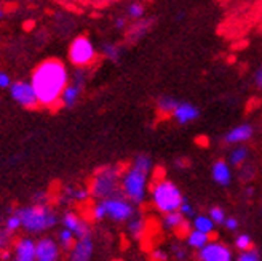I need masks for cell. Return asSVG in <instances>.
Listing matches in <instances>:
<instances>
[{
    "mask_svg": "<svg viewBox=\"0 0 262 261\" xmlns=\"http://www.w3.org/2000/svg\"><path fill=\"white\" fill-rule=\"evenodd\" d=\"M68 82L69 72L64 64L58 59H48L42 63L34 71L31 79L38 103L43 104V106H53V104H56Z\"/></svg>",
    "mask_w": 262,
    "mask_h": 261,
    "instance_id": "6da1fadb",
    "label": "cell"
},
{
    "mask_svg": "<svg viewBox=\"0 0 262 261\" xmlns=\"http://www.w3.org/2000/svg\"><path fill=\"white\" fill-rule=\"evenodd\" d=\"M152 168L154 164L149 155L139 154L133 160V165L120 178L122 194L135 205L144 204V200L147 197V186H149V176L152 173Z\"/></svg>",
    "mask_w": 262,
    "mask_h": 261,
    "instance_id": "7a4b0ae2",
    "label": "cell"
},
{
    "mask_svg": "<svg viewBox=\"0 0 262 261\" xmlns=\"http://www.w3.org/2000/svg\"><path fill=\"white\" fill-rule=\"evenodd\" d=\"M150 199H152L154 207L162 215L179 210L181 204L186 200L184 195H182V191L178 188V185H174V181L168 178L159 179L150 188Z\"/></svg>",
    "mask_w": 262,
    "mask_h": 261,
    "instance_id": "3957f363",
    "label": "cell"
},
{
    "mask_svg": "<svg viewBox=\"0 0 262 261\" xmlns=\"http://www.w3.org/2000/svg\"><path fill=\"white\" fill-rule=\"evenodd\" d=\"M21 218V228L28 232H43L56 225V213L45 204H35L16 212Z\"/></svg>",
    "mask_w": 262,
    "mask_h": 261,
    "instance_id": "277c9868",
    "label": "cell"
},
{
    "mask_svg": "<svg viewBox=\"0 0 262 261\" xmlns=\"http://www.w3.org/2000/svg\"><path fill=\"white\" fill-rule=\"evenodd\" d=\"M120 172L114 167L102 168L91 183V194L98 199H106L120 194Z\"/></svg>",
    "mask_w": 262,
    "mask_h": 261,
    "instance_id": "5b68a950",
    "label": "cell"
},
{
    "mask_svg": "<svg viewBox=\"0 0 262 261\" xmlns=\"http://www.w3.org/2000/svg\"><path fill=\"white\" fill-rule=\"evenodd\" d=\"M101 204L104 205V210H106V218H111L115 223L128 221L136 213L135 204L128 200L123 194H117L106 199H101Z\"/></svg>",
    "mask_w": 262,
    "mask_h": 261,
    "instance_id": "8992f818",
    "label": "cell"
},
{
    "mask_svg": "<svg viewBox=\"0 0 262 261\" xmlns=\"http://www.w3.org/2000/svg\"><path fill=\"white\" fill-rule=\"evenodd\" d=\"M96 58V48L86 37H77L69 47V59L78 68L88 66Z\"/></svg>",
    "mask_w": 262,
    "mask_h": 261,
    "instance_id": "52a82bcc",
    "label": "cell"
},
{
    "mask_svg": "<svg viewBox=\"0 0 262 261\" xmlns=\"http://www.w3.org/2000/svg\"><path fill=\"white\" fill-rule=\"evenodd\" d=\"M200 261H232L233 252L229 245L219 240H209L200 250H196Z\"/></svg>",
    "mask_w": 262,
    "mask_h": 261,
    "instance_id": "ba28073f",
    "label": "cell"
},
{
    "mask_svg": "<svg viewBox=\"0 0 262 261\" xmlns=\"http://www.w3.org/2000/svg\"><path fill=\"white\" fill-rule=\"evenodd\" d=\"M10 95L23 108H35L38 104V98L31 82H23V81L13 82L10 85Z\"/></svg>",
    "mask_w": 262,
    "mask_h": 261,
    "instance_id": "9c48e42d",
    "label": "cell"
},
{
    "mask_svg": "<svg viewBox=\"0 0 262 261\" xmlns=\"http://www.w3.org/2000/svg\"><path fill=\"white\" fill-rule=\"evenodd\" d=\"M83 84H85V72L77 71L74 75V81L71 84L68 82V85H66V88L62 90L61 98H59V101L64 104L66 108L75 106V103L78 101V98H80V95H82Z\"/></svg>",
    "mask_w": 262,
    "mask_h": 261,
    "instance_id": "30bf717a",
    "label": "cell"
},
{
    "mask_svg": "<svg viewBox=\"0 0 262 261\" xmlns=\"http://www.w3.org/2000/svg\"><path fill=\"white\" fill-rule=\"evenodd\" d=\"M171 117L179 125H189L200 117V109L189 101H179L174 111L171 112Z\"/></svg>",
    "mask_w": 262,
    "mask_h": 261,
    "instance_id": "8fae6325",
    "label": "cell"
},
{
    "mask_svg": "<svg viewBox=\"0 0 262 261\" xmlns=\"http://www.w3.org/2000/svg\"><path fill=\"white\" fill-rule=\"evenodd\" d=\"M253 136H254V127L250 124H240V125L232 127L224 135V143L230 146L243 145V143L250 141Z\"/></svg>",
    "mask_w": 262,
    "mask_h": 261,
    "instance_id": "7c38bea8",
    "label": "cell"
},
{
    "mask_svg": "<svg viewBox=\"0 0 262 261\" xmlns=\"http://www.w3.org/2000/svg\"><path fill=\"white\" fill-rule=\"evenodd\" d=\"M59 258V244L51 237H43L35 242V259L38 261H56Z\"/></svg>",
    "mask_w": 262,
    "mask_h": 261,
    "instance_id": "4fadbf2b",
    "label": "cell"
},
{
    "mask_svg": "<svg viewBox=\"0 0 262 261\" xmlns=\"http://www.w3.org/2000/svg\"><path fill=\"white\" fill-rule=\"evenodd\" d=\"M211 178L221 188H227L230 186V183L233 179L232 173V165L227 160H216L211 165Z\"/></svg>",
    "mask_w": 262,
    "mask_h": 261,
    "instance_id": "5bb4252c",
    "label": "cell"
},
{
    "mask_svg": "<svg viewBox=\"0 0 262 261\" xmlns=\"http://www.w3.org/2000/svg\"><path fill=\"white\" fill-rule=\"evenodd\" d=\"M93 255V240L91 236H83L80 239H77L74 247L71 249V259L72 261H88Z\"/></svg>",
    "mask_w": 262,
    "mask_h": 261,
    "instance_id": "9a60e30c",
    "label": "cell"
},
{
    "mask_svg": "<svg viewBox=\"0 0 262 261\" xmlns=\"http://www.w3.org/2000/svg\"><path fill=\"white\" fill-rule=\"evenodd\" d=\"M162 226H163V229H166V231H173V232H179V231H182V229H189L187 218L182 216V213H181L179 210L163 213Z\"/></svg>",
    "mask_w": 262,
    "mask_h": 261,
    "instance_id": "2e32d148",
    "label": "cell"
},
{
    "mask_svg": "<svg viewBox=\"0 0 262 261\" xmlns=\"http://www.w3.org/2000/svg\"><path fill=\"white\" fill-rule=\"evenodd\" d=\"M62 225H64V228H68L69 231H72L77 239H80V237L88 236V234H90L88 225L82 218H78L75 213H66L62 216Z\"/></svg>",
    "mask_w": 262,
    "mask_h": 261,
    "instance_id": "e0dca14e",
    "label": "cell"
},
{
    "mask_svg": "<svg viewBox=\"0 0 262 261\" xmlns=\"http://www.w3.org/2000/svg\"><path fill=\"white\" fill-rule=\"evenodd\" d=\"M16 261H34L35 259V242L29 237H24L16 242L15 247Z\"/></svg>",
    "mask_w": 262,
    "mask_h": 261,
    "instance_id": "ac0fdd59",
    "label": "cell"
},
{
    "mask_svg": "<svg viewBox=\"0 0 262 261\" xmlns=\"http://www.w3.org/2000/svg\"><path fill=\"white\" fill-rule=\"evenodd\" d=\"M209 240H211V234L202 232V231L195 229V228H192L186 234V245L192 250H200L202 247H205Z\"/></svg>",
    "mask_w": 262,
    "mask_h": 261,
    "instance_id": "d6986e66",
    "label": "cell"
},
{
    "mask_svg": "<svg viewBox=\"0 0 262 261\" xmlns=\"http://www.w3.org/2000/svg\"><path fill=\"white\" fill-rule=\"evenodd\" d=\"M152 24L154 19L152 18H141V19H135V24L131 26L129 31H128V37L131 41H138V38L144 37L150 29H152Z\"/></svg>",
    "mask_w": 262,
    "mask_h": 261,
    "instance_id": "ffe728a7",
    "label": "cell"
},
{
    "mask_svg": "<svg viewBox=\"0 0 262 261\" xmlns=\"http://www.w3.org/2000/svg\"><path fill=\"white\" fill-rule=\"evenodd\" d=\"M126 229H128V232H129V236L133 237V239H136V240H139L144 234H146V219H144L141 215H138V213H135L133 216H131L128 221H126Z\"/></svg>",
    "mask_w": 262,
    "mask_h": 261,
    "instance_id": "44dd1931",
    "label": "cell"
},
{
    "mask_svg": "<svg viewBox=\"0 0 262 261\" xmlns=\"http://www.w3.org/2000/svg\"><path fill=\"white\" fill-rule=\"evenodd\" d=\"M248 157H250V149H248L245 145H235V148L229 154L227 162L232 167H242V165H245Z\"/></svg>",
    "mask_w": 262,
    "mask_h": 261,
    "instance_id": "7402d4cb",
    "label": "cell"
},
{
    "mask_svg": "<svg viewBox=\"0 0 262 261\" xmlns=\"http://www.w3.org/2000/svg\"><path fill=\"white\" fill-rule=\"evenodd\" d=\"M192 228L199 229L202 232H206V234H213L216 223L211 219L209 215H195L192 218Z\"/></svg>",
    "mask_w": 262,
    "mask_h": 261,
    "instance_id": "603a6c76",
    "label": "cell"
},
{
    "mask_svg": "<svg viewBox=\"0 0 262 261\" xmlns=\"http://www.w3.org/2000/svg\"><path fill=\"white\" fill-rule=\"evenodd\" d=\"M178 99L174 96H169V95H165V96H160L157 99V109L159 112L165 114V115H171V112L174 111V108L178 106Z\"/></svg>",
    "mask_w": 262,
    "mask_h": 261,
    "instance_id": "cb8c5ba5",
    "label": "cell"
},
{
    "mask_svg": "<svg viewBox=\"0 0 262 261\" xmlns=\"http://www.w3.org/2000/svg\"><path fill=\"white\" fill-rule=\"evenodd\" d=\"M75 240H77V237L74 236V232L69 231L68 228H64L58 234V244L62 247L64 250H71L74 247V244H75Z\"/></svg>",
    "mask_w": 262,
    "mask_h": 261,
    "instance_id": "d4e9b609",
    "label": "cell"
},
{
    "mask_svg": "<svg viewBox=\"0 0 262 261\" xmlns=\"http://www.w3.org/2000/svg\"><path fill=\"white\" fill-rule=\"evenodd\" d=\"M102 53H104V56H106L107 59L117 63V61L120 59L122 50H120V47H117L115 44H104L102 45Z\"/></svg>",
    "mask_w": 262,
    "mask_h": 261,
    "instance_id": "484cf974",
    "label": "cell"
},
{
    "mask_svg": "<svg viewBox=\"0 0 262 261\" xmlns=\"http://www.w3.org/2000/svg\"><path fill=\"white\" fill-rule=\"evenodd\" d=\"M126 15L131 19H141V18H144V15H146V7H144L142 4H139V2H133V4L128 5Z\"/></svg>",
    "mask_w": 262,
    "mask_h": 261,
    "instance_id": "4316f807",
    "label": "cell"
},
{
    "mask_svg": "<svg viewBox=\"0 0 262 261\" xmlns=\"http://www.w3.org/2000/svg\"><path fill=\"white\" fill-rule=\"evenodd\" d=\"M260 253L256 250V249H246V250H242L240 253H238V261H260Z\"/></svg>",
    "mask_w": 262,
    "mask_h": 261,
    "instance_id": "83f0119b",
    "label": "cell"
},
{
    "mask_svg": "<svg viewBox=\"0 0 262 261\" xmlns=\"http://www.w3.org/2000/svg\"><path fill=\"white\" fill-rule=\"evenodd\" d=\"M208 215L211 216V219L214 221L216 225H224V221L227 218L226 210H224V208H221V207H211V210H209Z\"/></svg>",
    "mask_w": 262,
    "mask_h": 261,
    "instance_id": "f1b7e54d",
    "label": "cell"
},
{
    "mask_svg": "<svg viewBox=\"0 0 262 261\" xmlns=\"http://www.w3.org/2000/svg\"><path fill=\"white\" fill-rule=\"evenodd\" d=\"M235 247H237V250H246V249H251L253 247V239L251 236H248V234H240L235 239Z\"/></svg>",
    "mask_w": 262,
    "mask_h": 261,
    "instance_id": "f546056e",
    "label": "cell"
},
{
    "mask_svg": "<svg viewBox=\"0 0 262 261\" xmlns=\"http://www.w3.org/2000/svg\"><path fill=\"white\" fill-rule=\"evenodd\" d=\"M64 195L68 199H74V200H83V199H86L88 197V191H85V189H74V188H68L66 189V192H64Z\"/></svg>",
    "mask_w": 262,
    "mask_h": 261,
    "instance_id": "4dcf8cb0",
    "label": "cell"
},
{
    "mask_svg": "<svg viewBox=\"0 0 262 261\" xmlns=\"http://www.w3.org/2000/svg\"><path fill=\"white\" fill-rule=\"evenodd\" d=\"M19 228H21V218H19V215L15 212V213L10 215V216L7 218V221H5V229L10 231V232H15V231H18Z\"/></svg>",
    "mask_w": 262,
    "mask_h": 261,
    "instance_id": "1f68e13d",
    "label": "cell"
},
{
    "mask_svg": "<svg viewBox=\"0 0 262 261\" xmlns=\"http://www.w3.org/2000/svg\"><path fill=\"white\" fill-rule=\"evenodd\" d=\"M179 212L182 213V216L187 218V219H192V218L196 215V212H195V207H193L190 202H187V200H184V202L181 204V207H179Z\"/></svg>",
    "mask_w": 262,
    "mask_h": 261,
    "instance_id": "d6a6232c",
    "label": "cell"
},
{
    "mask_svg": "<svg viewBox=\"0 0 262 261\" xmlns=\"http://www.w3.org/2000/svg\"><path fill=\"white\" fill-rule=\"evenodd\" d=\"M93 218L96 221H101L106 218V210H104V205L101 202H98L95 207H93Z\"/></svg>",
    "mask_w": 262,
    "mask_h": 261,
    "instance_id": "836d02e7",
    "label": "cell"
},
{
    "mask_svg": "<svg viewBox=\"0 0 262 261\" xmlns=\"http://www.w3.org/2000/svg\"><path fill=\"white\" fill-rule=\"evenodd\" d=\"M224 226H226V229H227V231L233 232V231H237V229H238L240 223H238V219H237V218L227 216V218H226V221H224Z\"/></svg>",
    "mask_w": 262,
    "mask_h": 261,
    "instance_id": "e575fe53",
    "label": "cell"
},
{
    "mask_svg": "<svg viewBox=\"0 0 262 261\" xmlns=\"http://www.w3.org/2000/svg\"><path fill=\"white\" fill-rule=\"evenodd\" d=\"M10 231H7V229H2L0 231V252H2L5 247H7V244H8V240H10Z\"/></svg>",
    "mask_w": 262,
    "mask_h": 261,
    "instance_id": "d590c367",
    "label": "cell"
},
{
    "mask_svg": "<svg viewBox=\"0 0 262 261\" xmlns=\"http://www.w3.org/2000/svg\"><path fill=\"white\" fill-rule=\"evenodd\" d=\"M13 84L11 77L5 72H0V88H10V85Z\"/></svg>",
    "mask_w": 262,
    "mask_h": 261,
    "instance_id": "8d00e7d4",
    "label": "cell"
},
{
    "mask_svg": "<svg viewBox=\"0 0 262 261\" xmlns=\"http://www.w3.org/2000/svg\"><path fill=\"white\" fill-rule=\"evenodd\" d=\"M173 252H174V258H176V259H186V258H187V250H186V249H182V247H179V245L174 247Z\"/></svg>",
    "mask_w": 262,
    "mask_h": 261,
    "instance_id": "74e56055",
    "label": "cell"
},
{
    "mask_svg": "<svg viewBox=\"0 0 262 261\" xmlns=\"http://www.w3.org/2000/svg\"><path fill=\"white\" fill-rule=\"evenodd\" d=\"M152 258L154 259H159V261H166L168 259V253L163 252V250H160V249H157V250L152 252Z\"/></svg>",
    "mask_w": 262,
    "mask_h": 261,
    "instance_id": "f35d334b",
    "label": "cell"
},
{
    "mask_svg": "<svg viewBox=\"0 0 262 261\" xmlns=\"http://www.w3.org/2000/svg\"><path fill=\"white\" fill-rule=\"evenodd\" d=\"M254 85H256L259 90H262V66L254 72Z\"/></svg>",
    "mask_w": 262,
    "mask_h": 261,
    "instance_id": "ab89813d",
    "label": "cell"
},
{
    "mask_svg": "<svg viewBox=\"0 0 262 261\" xmlns=\"http://www.w3.org/2000/svg\"><path fill=\"white\" fill-rule=\"evenodd\" d=\"M115 28L117 29H125L126 28V18H117L115 19Z\"/></svg>",
    "mask_w": 262,
    "mask_h": 261,
    "instance_id": "60d3db41",
    "label": "cell"
},
{
    "mask_svg": "<svg viewBox=\"0 0 262 261\" xmlns=\"http://www.w3.org/2000/svg\"><path fill=\"white\" fill-rule=\"evenodd\" d=\"M0 15H2V11H0Z\"/></svg>",
    "mask_w": 262,
    "mask_h": 261,
    "instance_id": "b9f144b4",
    "label": "cell"
}]
</instances>
